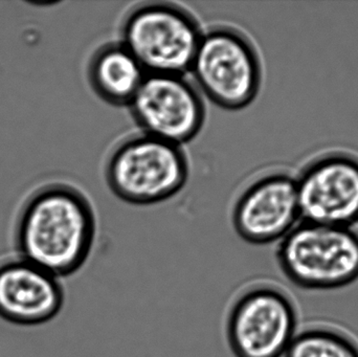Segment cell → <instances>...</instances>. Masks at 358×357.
<instances>
[{"label":"cell","mask_w":358,"mask_h":357,"mask_svg":"<svg viewBox=\"0 0 358 357\" xmlns=\"http://www.w3.org/2000/svg\"><path fill=\"white\" fill-rule=\"evenodd\" d=\"M286 279L305 291L345 289L358 281V231L301 221L278 245Z\"/></svg>","instance_id":"obj_4"},{"label":"cell","mask_w":358,"mask_h":357,"mask_svg":"<svg viewBox=\"0 0 358 357\" xmlns=\"http://www.w3.org/2000/svg\"><path fill=\"white\" fill-rule=\"evenodd\" d=\"M87 81L103 102L113 106H129L144 82L147 71L120 41L99 46L87 63Z\"/></svg>","instance_id":"obj_11"},{"label":"cell","mask_w":358,"mask_h":357,"mask_svg":"<svg viewBox=\"0 0 358 357\" xmlns=\"http://www.w3.org/2000/svg\"><path fill=\"white\" fill-rule=\"evenodd\" d=\"M96 234L94 207L77 187L52 182L27 197L14 230L16 255L61 279L86 263Z\"/></svg>","instance_id":"obj_1"},{"label":"cell","mask_w":358,"mask_h":357,"mask_svg":"<svg viewBox=\"0 0 358 357\" xmlns=\"http://www.w3.org/2000/svg\"><path fill=\"white\" fill-rule=\"evenodd\" d=\"M189 73L204 99L225 110L250 106L260 92L263 66L254 42L238 27L203 31Z\"/></svg>","instance_id":"obj_3"},{"label":"cell","mask_w":358,"mask_h":357,"mask_svg":"<svg viewBox=\"0 0 358 357\" xmlns=\"http://www.w3.org/2000/svg\"><path fill=\"white\" fill-rule=\"evenodd\" d=\"M111 192L125 203L152 205L178 195L189 176L182 146L150 134H131L120 140L105 163Z\"/></svg>","instance_id":"obj_2"},{"label":"cell","mask_w":358,"mask_h":357,"mask_svg":"<svg viewBox=\"0 0 358 357\" xmlns=\"http://www.w3.org/2000/svg\"><path fill=\"white\" fill-rule=\"evenodd\" d=\"M203 31L195 15L176 2L132 6L120 25V40L147 73L189 71Z\"/></svg>","instance_id":"obj_5"},{"label":"cell","mask_w":358,"mask_h":357,"mask_svg":"<svg viewBox=\"0 0 358 357\" xmlns=\"http://www.w3.org/2000/svg\"><path fill=\"white\" fill-rule=\"evenodd\" d=\"M284 357H358V342L344 329L313 323L299 329Z\"/></svg>","instance_id":"obj_12"},{"label":"cell","mask_w":358,"mask_h":357,"mask_svg":"<svg viewBox=\"0 0 358 357\" xmlns=\"http://www.w3.org/2000/svg\"><path fill=\"white\" fill-rule=\"evenodd\" d=\"M60 279L31 262L10 256L0 260V319L21 327L54 320L64 306Z\"/></svg>","instance_id":"obj_10"},{"label":"cell","mask_w":358,"mask_h":357,"mask_svg":"<svg viewBox=\"0 0 358 357\" xmlns=\"http://www.w3.org/2000/svg\"><path fill=\"white\" fill-rule=\"evenodd\" d=\"M231 221L250 245L280 242L301 222L296 177L282 170L257 176L238 195Z\"/></svg>","instance_id":"obj_9"},{"label":"cell","mask_w":358,"mask_h":357,"mask_svg":"<svg viewBox=\"0 0 358 357\" xmlns=\"http://www.w3.org/2000/svg\"><path fill=\"white\" fill-rule=\"evenodd\" d=\"M128 107L141 131L179 146L206 124L203 96L185 75L147 73Z\"/></svg>","instance_id":"obj_7"},{"label":"cell","mask_w":358,"mask_h":357,"mask_svg":"<svg viewBox=\"0 0 358 357\" xmlns=\"http://www.w3.org/2000/svg\"><path fill=\"white\" fill-rule=\"evenodd\" d=\"M298 331L296 304L277 285L246 289L227 316V339L236 357H284Z\"/></svg>","instance_id":"obj_6"},{"label":"cell","mask_w":358,"mask_h":357,"mask_svg":"<svg viewBox=\"0 0 358 357\" xmlns=\"http://www.w3.org/2000/svg\"><path fill=\"white\" fill-rule=\"evenodd\" d=\"M296 177L301 221L355 228L358 156L332 150L309 161Z\"/></svg>","instance_id":"obj_8"}]
</instances>
